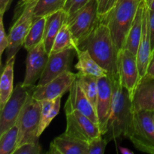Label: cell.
Segmentation results:
<instances>
[{"label":"cell","mask_w":154,"mask_h":154,"mask_svg":"<svg viewBox=\"0 0 154 154\" xmlns=\"http://www.w3.org/2000/svg\"><path fill=\"white\" fill-rule=\"evenodd\" d=\"M42 152V147L38 141L27 142L19 146L15 150L14 154H40Z\"/></svg>","instance_id":"4dcf8cb0"},{"label":"cell","mask_w":154,"mask_h":154,"mask_svg":"<svg viewBox=\"0 0 154 154\" xmlns=\"http://www.w3.org/2000/svg\"><path fill=\"white\" fill-rule=\"evenodd\" d=\"M97 1L99 15L103 16L116 5L119 0H97Z\"/></svg>","instance_id":"1f68e13d"},{"label":"cell","mask_w":154,"mask_h":154,"mask_svg":"<svg viewBox=\"0 0 154 154\" xmlns=\"http://www.w3.org/2000/svg\"><path fill=\"white\" fill-rule=\"evenodd\" d=\"M75 110L82 113L93 123L99 125L96 108L81 88L77 79L75 80L69 90V96L65 105V112L68 113Z\"/></svg>","instance_id":"9a60e30c"},{"label":"cell","mask_w":154,"mask_h":154,"mask_svg":"<svg viewBox=\"0 0 154 154\" xmlns=\"http://www.w3.org/2000/svg\"><path fill=\"white\" fill-rule=\"evenodd\" d=\"M77 81L84 93L95 108H96L98 96V78L86 75L80 72L77 73Z\"/></svg>","instance_id":"d4e9b609"},{"label":"cell","mask_w":154,"mask_h":154,"mask_svg":"<svg viewBox=\"0 0 154 154\" xmlns=\"http://www.w3.org/2000/svg\"><path fill=\"white\" fill-rule=\"evenodd\" d=\"M8 36L6 35L3 25V16L0 15V57L8 47Z\"/></svg>","instance_id":"d6a6232c"},{"label":"cell","mask_w":154,"mask_h":154,"mask_svg":"<svg viewBox=\"0 0 154 154\" xmlns=\"http://www.w3.org/2000/svg\"><path fill=\"white\" fill-rule=\"evenodd\" d=\"M66 14L63 10L53 13L46 17L43 43L47 52L51 54L53 45L62 26L66 23Z\"/></svg>","instance_id":"d6986e66"},{"label":"cell","mask_w":154,"mask_h":154,"mask_svg":"<svg viewBox=\"0 0 154 154\" xmlns=\"http://www.w3.org/2000/svg\"><path fill=\"white\" fill-rule=\"evenodd\" d=\"M120 151L121 152V153H123V154H132L133 153V152L131 151V150H129V149L125 148V147H120Z\"/></svg>","instance_id":"74e56055"},{"label":"cell","mask_w":154,"mask_h":154,"mask_svg":"<svg viewBox=\"0 0 154 154\" xmlns=\"http://www.w3.org/2000/svg\"><path fill=\"white\" fill-rule=\"evenodd\" d=\"M76 49L69 48L58 53L51 54L42 77L36 86H43L66 71H70Z\"/></svg>","instance_id":"5bb4252c"},{"label":"cell","mask_w":154,"mask_h":154,"mask_svg":"<svg viewBox=\"0 0 154 154\" xmlns=\"http://www.w3.org/2000/svg\"><path fill=\"white\" fill-rule=\"evenodd\" d=\"M66 129L64 133L69 136L88 143L93 138L102 135L99 125L80 111H72L66 113Z\"/></svg>","instance_id":"9c48e42d"},{"label":"cell","mask_w":154,"mask_h":154,"mask_svg":"<svg viewBox=\"0 0 154 154\" xmlns=\"http://www.w3.org/2000/svg\"><path fill=\"white\" fill-rule=\"evenodd\" d=\"M142 0H119L116 5L100 19L108 27L118 53L124 48L126 38Z\"/></svg>","instance_id":"3957f363"},{"label":"cell","mask_w":154,"mask_h":154,"mask_svg":"<svg viewBox=\"0 0 154 154\" xmlns=\"http://www.w3.org/2000/svg\"><path fill=\"white\" fill-rule=\"evenodd\" d=\"M129 138L141 152L154 154V121L152 111H135Z\"/></svg>","instance_id":"8992f818"},{"label":"cell","mask_w":154,"mask_h":154,"mask_svg":"<svg viewBox=\"0 0 154 154\" xmlns=\"http://www.w3.org/2000/svg\"><path fill=\"white\" fill-rule=\"evenodd\" d=\"M99 18L98 1L90 0L66 21L76 45L93 29Z\"/></svg>","instance_id":"52a82bcc"},{"label":"cell","mask_w":154,"mask_h":154,"mask_svg":"<svg viewBox=\"0 0 154 154\" xmlns=\"http://www.w3.org/2000/svg\"><path fill=\"white\" fill-rule=\"evenodd\" d=\"M145 1L150 11H154V0H145Z\"/></svg>","instance_id":"8d00e7d4"},{"label":"cell","mask_w":154,"mask_h":154,"mask_svg":"<svg viewBox=\"0 0 154 154\" xmlns=\"http://www.w3.org/2000/svg\"><path fill=\"white\" fill-rule=\"evenodd\" d=\"M48 153L88 154V143L63 133L54 138L50 145Z\"/></svg>","instance_id":"ac0fdd59"},{"label":"cell","mask_w":154,"mask_h":154,"mask_svg":"<svg viewBox=\"0 0 154 154\" xmlns=\"http://www.w3.org/2000/svg\"><path fill=\"white\" fill-rule=\"evenodd\" d=\"M145 0H142L140 3L137 10L135 19L132 24L130 30L126 38L125 49L129 50L132 53L136 55L138 52V47L141 42V35H142V26H143V14H144ZM123 48V49H124Z\"/></svg>","instance_id":"ffe728a7"},{"label":"cell","mask_w":154,"mask_h":154,"mask_svg":"<svg viewBox=\"0 0 154 154\" xmlns=\"http://www.w3.org/2000/svg\"><path fill=\"white\" fill-rule=\"evenodd\" d=\"M38 0H31L26 4L18 3L15 9V16L13 25L9 30L8 47L6 49L7 61L15 57L21 47H23L24 41L29 32L34 20V7Z\"/></svg>","instance_id":"5b68a950"},{"label":"cell","mask_w":154,"mask_h":154,"mask_svg":"<svg viewBox=\"0 0 154 154\" xmlns=\"http://www.w3.org/2000/svg\"><path fill=\"white\" fill-rule=\"evenodd\" d=\"M35 87V86L30 90L17 120L16 125L18 127L17 147L25 143L38 141L42 102L33 98L32 92Z\"/></svg>","instance_id":"277c9868"},{"label":"cell","mask_w":154,"mask_h":154,"mask_svg":"<svg viewBox=\"0 0 154 154\" xmlns=\"http://www.w3.org/2000/svg\"><path fill=\"white\" fill-rule=\"evenodd\" d=\"M133 111L154 112V78L141 77L133 93L131 94Z\"/></svg>","instance_id":"2e32d148"},{"label":"cell","mask_w":154,"mask_h":154,"mask_svg":"<svg viewBox=\"0 0 154 154\" xmlns=\"http://www.w3.org/2000/svg\"><path fill=\"white\" fill-rule=\"evenodd\" d=\"M117 69L120 84L129 90L130 96L141 79L137 62V56L127 49L118 53Z\"/></svg>","instance_id":"8fae6325"},{"label":"cell","mask_w":154,"mask_h":154,"mask_svg":"<svg viewBox=\"0 0 154 154\" xmlns=\"http://www.w3.org/2000/svg\"><path fill=\"white\" fill-rule=\"evenodd\" d=\"M76 52L78 61L75 65V69L78 72L98 78L108 75V72L91 57L88 51H81L76 48Z\"/></svg>","instance_id":"44dd1931"},{"label":"cell","mask_w":154,"mask_h":154,"mask_svg":"<svg viewBox=\"0 0 154 154\" xmlns=\"http://www.w3.org/2000/svg\"><path fill=\"white\" fill-rule=\"evenodd\" d=\"M31 88H26L23 84H19L14 89L10 99L0 110V135L16 125Z\"/></svg>","instance_id":"ba28073f"},{"label":"cell","mask_w":154,"mask_h":154,"mask_svg":"<svg viewBox=\"0 0 154 154\" xmlns=\"http://www.w3.org/2000/svg\"><path fill=\"white\" fill-rule=\"evenodd\" d=\"M98 87L99 90L96 109L99 127L102 135H104L107 131L113 99L112 82L108 75L98 78Z\"/></svg>","instance_id":"4fadbf2b"},{"label":"cell","mask_w":154,"mask_h":154,"mask_svg":"<svg viewBox=\"0 0 154 154\" xmlns=\"http://www.w3.org/2000/svg\"><path fill=\"white\" fill-rule=\"evenodd\" d=\"M147 76L154 78V50L152 51L151 56H150V60H149L148 66H147L146 75Z\"/></svg>","instance_id":"e575fe53"},{"label":"cell","mask_w":154,"mask_h":154,"mask_svg":"<svg viewBox=\"0 0 154 154\" xmlns=\"http://www.w3.org/2000/svg\"><path fill=\"white\" fill-rule=\"evenodd\" d=\"M45 23H46V17H42L33 20L32 23L23 43L24 48L27 51L35 47L43 41Z\"/></svg>","instance_id":"cb8c5ba5"},{"label":"cell","mask_w":154,"mask_h":154,"mask_svg":"<svg viewBox=\"0 0 154 154\" xmlns=\"http://www.w3.org/2000/svg\"><path fill=\"white\" fill-rule=\"evenodd\" d=\"M103 135L93 138L88 142V154H102L105 153L108 141Z\"/></svg>","instance_id":"f1b7e54d"},{"label":"cell","mask_w":154,"mask_h":154,"mask_svg":"<svg viewBox=\"0 0 154 154\" xmlns=\"http://www.w3.org/2000/svg\"><path fill=\"white\" fill-rule=\"evenodd\" d=\"M13 0H0V15H4V14L8 10Z\"/></svg>","instance_id":"d590c367"},{"label":"cell","mask_w":154,"mask_h":154,"mask_svg":"<svg viewBox=\"0 0 154 154\" xmlns=\"http://www.w3.org/2000/svg\"><path fill=\"white\" fill-rule=\"evenodd\" d=\"M151 53L152 48L151 42H150V25H149V8L146 2L144 5V14H143L142 35L136 54L138 69L141 77L146 75Z\"/></svg>","instance_id":"e0dca14e"},{"label":"cell","mask_w":154,"mask_h":154,"mask_svg":"<svg viewBox=\"0 0 154 154\" xmlns=\"http://www.w3.org/2000/svg\"><path fill=\"white\" fill-rule=\"evenodd\" d=\"M110 78L113 87L112 105L107 131L103 135L108 142L129 138L134 113L130 93L121 85L120 77Z\"/></svg>","instance_id":"7a4b0ae2"},{"label":"cell","mask_w":154,"mask_h":154,"mask_svg":"<svg viewBox=\"0 0 154 154\" xmlns=\"http://www.w3.org/2000/svg\"><path fill=\"white\" fill-rule=\"evenodd\" d=\"M76 48L77 45L72 37V33H71L67 24L65 23L62 26L60 32L56 37L51 54L60 52V51L69 49V48L76 49Z\"/></svg>","instance_id":"4316f807"},{"label":"cell","mask_w":154,"mask_h":154,"mask_svg":"<svg viewBox=\"0 0 154 154\" xmlns=\"http://www.w3.org/2000/svg\"><path fill=\"white\" fill-rule=\"evenodd\" d=\"M18 127L14 125L0 135V153L14 154L17 147Z\"/></svg>","instance_id":"83f0119b"},{"label":"cell","mask_w":154,"mask_h":154,"mask_svg":"<svg viewBox=\"0 0 154 154\" xmlns=\"http://www.w3.org/2000/svg\"><path fill=\"white\" fill-rule=\"evenodd\" d=\"M149 25H150V42H151L152 51L154 50V11L149 9Z\"/></svg>","instance_id":"836d02e7"},{"label":"cell","mask_w":154,"mask_h":154,"mask_svg":"<svg viewBox=\"0 0 154 154\" xmlns=\"http://www.w3.org/2000/svg\"><path fill=\"white\" fill-rule=\"evenodd\" d=\"M62 96L53 100H42L41 111V121L39 126L38 136L40 137L56 116L59 114L61 105Z\"/></svg>","instance_id":"603a6c76"},{"label":"cell","mask_w":154,"mask_h":154,"mask_svg":"<svg viewBox=\"0 0 154 154\" xmlns=\"http://www.w3.org/2000/svg\"><path fill=\"white\" fill-rule=\"evenodd\" d=\"M77 74L66 71L43 86H35L32 92L34 99L38 101L53 100L70 90Z\"/></svg>","instance_id":"7c38bea8"},{"label":"cell","mask_w":154,"mask_h":154,"mask_svg":"<svg viewBox=\"0 0 154 154\" xmlns=\"http://www.w3.org/2000/svg\"><path fill=\"white\" fill-rule=\"evenodd\" d=\"M76 48L88 51L98 64L108 72L110 78L119 76L118 51L113 42L109 29L100 17L88 35L77 43Z\"/></svg>","instance_id":"6da1fadb"},{"label":"cell","mask_w":154,"mask_h":154,"mask_svg":"<svg viewBox=\"0 0 154 154\" xmlns=\"http://www.w3.org/2000/svg\"><path fill=\"white\" fill-rule=\"evenodd\" d=\"M66 1L67 0H38L33 11L34 20L63 10Z\"/></svg>","instance_id":"484cf974"},{"label":"cell","mask_w":154,"mask_h":154,"mask_svg":"<svg viewBox=\"0 0 154 154\" xmlns=\"http://www.w3.org/2000/svg\"><path fill=\"white\" fill-rule=\"evenodd\" d=\"M16 56L6 62L0 81V110L8 101L14 91V66Z\"/></svg>","instance_id":"7402d4cb"},{"label":"cell","mask_w":154,"mask_h":154,"mask_svg":"<svg viewBox=\"0 0 154 154\" xmlns=\"http://www.w3.org/2000/svg\"><path fill=\"white\" fill-rule=\"evenodd\" d=\"M153 121H154V112H153Z\"/></svg>","instance_id":"ab89813d"},{"label":"cell","mask_w":154,"mask_h":154,"mask_svg":"<svg viewBox=\"0 0 154 154\" xmlns=\"http://www.w3.org/2000/svg\"><path fill=\"white\" fill-rule=\"evenodd\" d=\"M30 1H31V0H21V1L20 2V3H21V4H26V3L29 2Z\"/></svg>","instance_id":"f35d334b"},{"label":"cell","mask_w":154,"mask_h":154,"mask_svg":"<svg viewBox=\"0 0 154 154\" xmlns=\"http://www.w3.org/2000/svg\"><path fill=\"white\" fill-rule=\"evenodd\" d=\"M49 56L43 41L28 51L25 78L22 83L24 87L31 88L36 86V81H39L45 71Z\"/></svg>","instance_id":"30bf717a"},{"label":"cell","mask_w":154,"mask_h":154,"mask_svg":"<svg viewBox=\"0 0 154 154\" xmlns=\"http://www.w3.org/2000/svg\"><path fill=\"white\" fill-rule=\"evenodd\" d=\"M90 0H67L63 11L66 14V21L73 16L77 11L85 6Z\"/></svg>","instance_id":"f546056e"}]
</instances>
